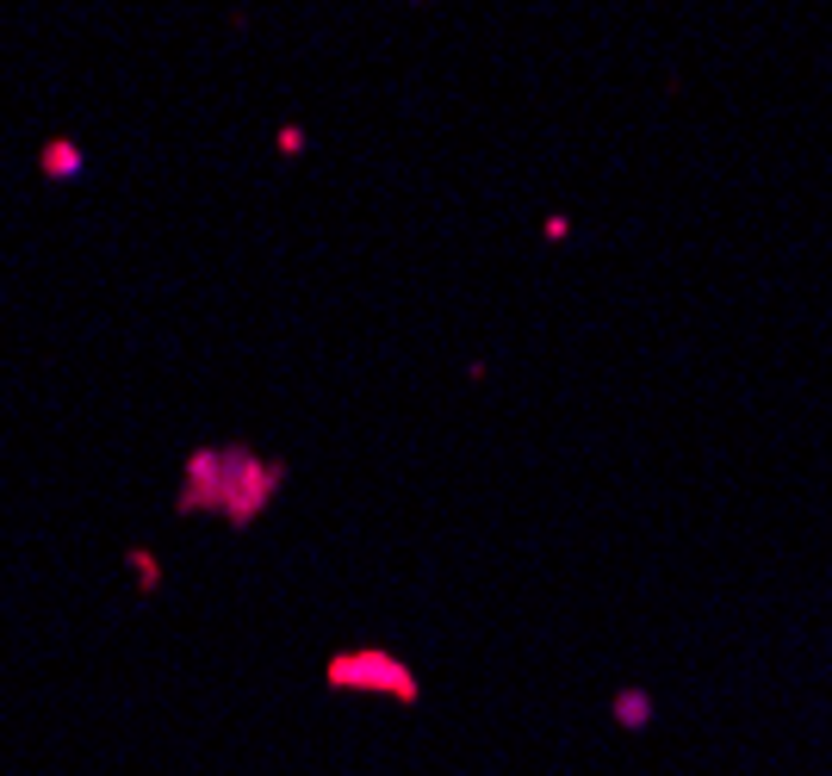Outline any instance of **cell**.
I'll return each instance as SVG.
<instances>
[{
	"label": "cell",
	"mask_w": 832,
	"mask_h": 776,
	"mask_svg": "<svg viewBox=\"0 0 832 776\" xmlns=\"http://www.w3.org/2000/svg\"><path fill=\"white\" fill-rule=\"evenodd\" d=\"M75 162H81V155H75V150H62V143H57V150H50V168H57V175H62V168L75 175Z\"/></svg>",
	"instance_id": "1"
}]
</instances>
